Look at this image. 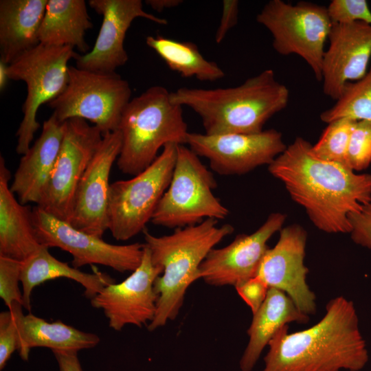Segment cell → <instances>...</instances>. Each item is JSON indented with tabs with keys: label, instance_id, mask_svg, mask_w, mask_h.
<instances>
[{
	"label": "cell",
	"instance_id": "cell-1",
	"mask_svg": "<svg viewBox=\"0 0 371 371\" xmlns=\"http://www.w3.org/2000/svg\"><path fill=\"white\" fill-rule=\"evenodd\" d=\"M301 137L268 166L291 198L319 230L350 233L348 216L371 202V175L357 174L347 166L317 157Z\"/></svg>",
	"mask_w": 371,
	"mask_h": 371
},
{
	"label": "cell",
	"instance_id": "cell-2",
	"mask_svg": "<svg viewBox=\"0 0 371 371\" xmlns=\"http://www.w3.org/2000/svg\"><path fill=\"white\" fill-rule=\"evenodd\" d=\"M282 327L268 346L262 371H359L369 360L354 303L337 296L315 325L289 333Z\"/></svg>",
	"mask_w": 371,
	"mask_h": 371
},
{
	"label": "cell",
	"instance_id": "cell-3",
	"mask_svg": "<svg viewBox=\"0 0 371 371\" xmlns=\"http://www.w3.org/2000/svg\"><path fill=\"white\" fill-rule=\"evenodd\" d=\"M289 91L271 69L229 88L181 87L170 92L175 104L186 106L201 118L205 133H256L288 104Z\"/></svg>",
	"mask_w": 371,
	"mask_h": 371
},
{
	"label": "cell",
	"instance_id": "cell-4",
	"mask_svg": "<svg viewBox=\"0 0 371 371\" xmlns=\"http://www.w3.org/2000/svg\"><path fill=\"white\" fill-rule=\"evenodd\" d=\"M218 222L207 218L161 236H154L146 229L143 232L153 263L162 269V276L154 283L157 300L155 317L148 326L150 331L175 319L187 289L199 279L200 266L210 251L234 232L232 225L218 227Z\"/></svg>",
	"mask_w": 371,
	"mask_h": 371
},
{
	"label": "cell",
	"instance_id": "cell-5",
	"mask_svg": "<svg viewBox=\"0 0 371 371\" xmlns=\"http://www.w3.org/2000/svg\"><path fill=\"white\" fill-rule=\"evenodd\" d=\"M182 107L173 103L170 92L159 85L129 101L117 129L122 147L116 161L122 173L135 176L141 172L168 144H186L189 132Z\"/></svg>",
	"mask_w": 371,
	"mask_h": 371
},
{
	"label": "cell",
	"instance_id": "cell-6",
	"mask_svg": "<svg viewBox=\"0 0 371 371\" xmlns=\"http://www.w3.org/2000/svg\"><path fill=\"white\" fill-rule=\"evenodd\" d=\"M216 187L214 175L199 157L185 144L178 145L170 184L150 221L175 229L207 218L225 219L229 212L214 194Z\"/></svg>",
	"mask_w": 371,
	"mask_h": 371
},
{
	"label": "cell",
	"instance_id": "cell-7",
	"mask_svg": "<svg viewBox=\"0 0 371 371\" xmlns=\"http://www.w3.org/2000/svg\"><path fill=\"white\" fill-rule=\"evenodd\" d=\"M178 144H166L145 170L110 185L108 229L117 240H127L146 229L170 184Z\"/></svg>",
	"mask_w": 371,
	"mask_h": 371
},
{
	"label": "cell",
	"instance_id": "cell-8",
	"mask_svg": "<svg viewBox=\"0 0 371 371\" xmlns=\"http://www.w3.org/2000/svg\"><path fill=\"white\" fill-rule=\"evenodd\" d=\"M70 46L40 43L8 65L10 80L27 85L23 120L16 133V151L25 155L40 127L36 115L39 107L49 103L65 90L69 80V61L78 56Z\"/></svg>",
	"mask_w": 371,
	"mask_h": 371
},
{
	"label": "cell",
	"instance_id": "cell-9",
	"mask_svg": "<svg viewBox=\"0 0 371 371\" xmlns=\"http://www.w3.org/2000/svg\"><path fill=\"white\" fill-rule=\"evenodd\" d=\"M256 21L269 31L278 54L299 56L322 80L324 47L333 25L326 7L308 1L292 4L271 0L257 14Z\"/></svg>",
	"mask_w": 371,
	"mask_h": 371
},
{
	"label": "cell",
	"instance_id": "cell-10",
	"mask_svg": "<svg viewBox=\"0 0 371 371\" xmlns=\"http://www.w3.org/2000/svg\"><path fill=\"white\" fill-rule=\"evenodd\" d=\"M131 96L129 83L115 72L102 73L69 66L65 90L48 106L60 122L81 118L93 122L105 134L118 129Z\"/></svg>",
	"mask_w": 371,
	"mask_h": 371
},
{
	"label": "cell",
	"instance_id": "cell-11",
	"mask_svg": "<svg viewBox=\"0 0 371 371\" xmlns=\"http://www.w3.org/2000/svg\"><path fill=\"white\" fill-rule=\"evenodd\" d=\"M103 133L87 120L64 122V133L56 165L38 205L70 223L80 180L102 141Z\"/></svg>",
	"mask_w": 371,
	"mask_h": 371
},
{
	"label": "cell",
	"instance_id": "cell-12",
	"mask_svg": "<svg viewBox=\"0 0 371 371\" xmlns=\"http://www.w3.org/2000/svg\"><path fill=\"white\" fill-rule=\"evenodd\" d=\"M37 238L43 246L58 247L72 256L76 269L87 265H101L124 273L133 272L140 265L144 243L113 245L92 236L54 217L38 205L32 209Z\"/></svg>",
	"mask_w": 371,
	"mask_h": 371
},
{
	"label": "cell",
	"instance_id": "cell-13",
	"mask_svg": "<svg viewBox=\"0 0 371 371\" xmlns=\"http://www.w3.org/2000/svg\"><path fill=\"white\" fill-rule=\"evenodd\" d=\"M186 144L220 175H241L269 165L286 148L280 132L207 135L188 133Z\"/></svg>",
	"mask_w": 371,
	"mask_h": 371
},
{
	"label": "cell",
	"instance_id": "cell-14",
	"mask_svg": "<svg viewBox=\"0 0 371 371\" xmlns=\"http://www.w3.org/2000/svg\"><path fill=\"white\" fill-rule=\"evenodd\" d=\"M161 273L162 269L153 263L145 245L138 268L122 282L103 288L91 299V304L103 311L109 327L115 330L120 331L126 325L148 326L156 313L154 283Z\"/></svg>",
	"mask_w": 371,
	"mask_h": 371
},
{
	"label": "cell",
	"instance_id": "cell-15",
	"mask_svg": "<svg viewBox=\"0 0 371 371\" xmlns=\"http://www.w3.org/2000/svg\"><path fill=\"white\" fill-rule=\"evenodd\" d=\"M285 220V214L273 212L254 232L238 234L227 246L211 249L200 266L199 279L211 286L236 287L255 277L268 240Z\"/></svg>",
	"mask_w": 371,
	"mask_h": 371
},
{
	"label": "cell",
	"instance_id": "cell-16",
	"mask_svg": "<svg viewBox=\"0 0 371 371\" xmlns=\"http://www.w3.org/2000/svg\"><path fill=\"white\" fill-rule=\"evenodd\" d=\"M307 240L306 230L298 224L282 228L273 248L265 254L256 276L268 286L284 292L303 313L316 312L315 295L306 282L308 268L304 260Z\"/></svg>",
	"mask_w": 371,
	"mask_h": 371
},
{
	"label": "cell",
	"instance_id": "cell-17",
	"mask_svg": "<svg viewBox=\"0 0 371 371\" xmlns=\"http://www.w3.org/2000/svg\"><path fill=\"white\" fill-rule=\"evenodd\" d=\"M121 147L122 135L119 130L103 134L80 180L75 196L70 224L99 238L108 229L109 177Z\"/></svg>",
	"mask_w": 371,
	"mask_h": 371
},
{
	"label": "cell",
	"instance_id": "cell-18",
	"mask_svg": "<svg viewBox=\"0 0 371 371\" xmlns=\"http://www.w3.org/2000/svg\"><path fill=\"white\" fill-rule=\"evenodd\" d=\"M88 3L102 16V22L92 49L76 59L79 69L114 73L124 65L128 59L124 45L126 34L136 18L168 24L166 19L144 11L141 0H89Z\"/></svg>",
	"mask_w": 371,
	"mask_h": 371
},
{
	"label": "cell",
	"instance_id": "cell-19",
	"mask_svg": "<svg viewBox=\"0 0 371 371\" xmlns=\"http://www.w3.org/2000/svg\"><path fill=\"white\" fill-rule=\"evenodd\" d=\"M322 65L323 92L337 100L346 86L361 78L371 58V25L355 21L333 23Z\"/></svg>",
	"mask_w": 371,
	"mask_h": 371
},
{
	"label": "cell",
	"instance_id": "cell-20",
	"mask_svg": "<svg viewBox=\"0 0 371 371\" xmlns=\"http://www.w3.org/2000/svg\"><path fill=\"white\" fill-rule=\"evenodd\" d=\"M64 133V122L54 114L45 120L40 136L21 158L10 186L19 201L38 204L56 163Z\"/></svg>",
	"mask_w": 371,
	"mask_h": 371
},
{
	"label": "cell",
	"instance_id": "cell-21",
	"mask_svg": "<svg viewBox=\"0 0 371 371\" xmlns=\"http://www.w3.org/2000/svg\"><path fill=\"white\" fill-rule=\"evenodd\" d=\"M11 174L0 157V256L23 261L43 245L37 238L32 210L10 190Z\"/></svg>",
	"mask_w": 371,
	"mask_h": 371
},
{
	"label": "cell",
	"instance_id": "cell-22",
	"mask_svg": "<svg viewBox=\"0 0 371 371\" xmlns=\"http://www.w3.org/2000/svg\"><path fill=\"white\" fill-rule=\"evenodd\" d=\"M48 0L0 1V61L10 65L40 44Z\"/></svg>",
	"mask_w": 371,
	"mask_h": 371
},
{
	"label": "cell",
	"instance_id": "cell-23",
	"mask_svg": "<svg viewBox=\"0 0 371 371\" xmlns=\"http://www.w3.org/2000/svg\"><path fill=\"white\" fill-rule=\"evenodd\" d=\"M308 320L309 316L302 313L284 292L270 287L264 302L253 314L247 330L249 341L239 362L241 371L253 370L263 349L282 327Z\"/></svg>",
	"mask_w": 371,
	"mask_h": 371
},
{
	"label": "cell",
	"instance_id": "cell-24",
	"mask_svg": "<svg viewBox=\"0 0 371 371\" xmlns=\"http://www.w3.org/2000/svg\"><path fill=\"white\" fill-rule=\"evenodd\" d=\"M66 278L80 284L85 289V295L90 300L103 288L115 280L101 272L89 273L70 267L49 252V248L42 246L38 251L21 261V282L23 289V306L31 310V295L34 287L51 280Z\"/></svg>",
	"mask_w": 371,
	"mask_h": 371
},
{
	"label": "cell",
	"instance_id": "cell-25",
	"mask_svg": "<svg viewBox=\"0 0 371 371\" xmlns=\"http://www.w3.org/2000/svg\"><path fill=\"white\" fill-rule=\"evenodd\" d=\"M18 331L17 350L24 361H27L32 348L78 352L93 348L100 341L96 334L81 331L60 321L48 322L31 313L24 315L22 309L18 315Z\"/></svg>",
	"mask_w": 371,
	"mask_h": 371
},
{
	"label": "cell",
	"instance_id": "cell-26",
	"mask_svg": "<svg viewBox=\"0 0 371 371\" xmlns=\"http://www.w3.org/2000/svg\"><path fill=\"white\" fill-rule=\"evenodd\" d=\"M92 27L85 1L48 0L38 38L44 45L77 47L87 54L85 32Z\"/></svg>",
	"mask_w": 371,
	"mask_h": 371
},
{
	"label": "cell",
	"instance_id": "cell-27",
	"mask_svg": "<svg viewBox=\"0 0 371 371\" xmlns=\"http://www.w3.org/2000/svg\"><path fill=\"white\" fill-rule=\"evenodd\" d=\"M146 45L153 49L172 71L182 77H195L201 81H216L225 76L216 63L207 60L196 44L179 41L161 35L148 36Z\"/></svg>",
	"mask_w": 371,
	"mask_h": 371
},
{
	"label": "cell",
	"instance_id": "cell-28",
	"mask_svg": "<svg viewBox=\"0 0 371 371\" xmlns=\"http://www.w3.org/2000/svg\"><path fill=\"white\" fill-rule=\"evenodd\" d=\"M341 118L371 122V64L366 74L348 83L335 104L320 115L327 124Z\"/></svg>",
	"mask_w": 371,
	"mask_h": 371
},
{
	"label": "cell",
	"instance_id": "cell-29",
	"mask_svg": "<svg viewBox=\"0 0 371 371\" xmlns=\"http://www.w3.org/2000/svg\"><path fill=\"white\" fill-rule=\"evenodd\" d=\"M355 122L341 118L328 123L318 141L311 146L313 154L322 159L347 166L346 151Z\"/></svg>",
	"mask_w": 371,
	"mask_h": 371
},
{
	"label": "cell",
	"instance_id": "cell-30",
	"mask_svg": "<svg viewBox=\"0 0 371 371\" xmlns=\"http://www.w3.org/2000/svg\"><path fill=\"white\" fill-rule=\"evenodd\" d=\"M346 163L355 172L365 170L371 164V122H355L347 148Z\"/></svg>",
	"mask_w": 371,
	"mask_h": 371
},
{
	"label": "cell",
	"instance_id": "cell-31",
	"mask_svg": "<svg viewBox=\"0 0 371 371\" xmlns=\"http://www.w3.org/2000/svg\"><path fill=\"white\" fill-rule=\"evenodd\" d=\"M23 305L13 302L12 307L0 313V370H2L12 354L18 348V315Z\"/></svg>",
	"mask_w": 371,
	"mask_h": 371
},
{
	"label": "cell",
	"instance_id": "cell-32",
	"mask_svg": "<svg viewBox=\"0 0 371 371\" xmlns=\"http://www.w3.org/2000/svg\"><path fill=\"white\" fill-rule=\"evenodd\" d=\"M21 261L0 256V297L8 309L14 302L23 305L21 282Z\"/></svg>",
	"mask_w": 371,
	"mask_h": 371
},
{
	"label": "cell",
	"instance_id": "cell-33",
	"mask_svg": "<svg viewBox=\"0 0 371 371\" xmlns=\"http://www.w3.org/2000/svg\"><path fill=\"white\" fill-rule=\"evenodd\" d=\"M327 10L333 23L360 21L371 25V10L365 0H333Z\"/></svg>",
	"mask_w": 371,
	"mask_h": 371
},
{
	"label": "cell",
	"instance_id": "cell-34",
	"mask_svg": "<svg viewBox=\"0 0 371 371\" xmlns=\"http://www.w3.org/2000/svg\"><path fill=\"white\" fill-rule=\"evenodd\" d=\"M350 236L356 244L371 249V202L348 216Z\"/></svg>",
	"mask_w": 371,
	"mask_h": 371
},
{
	"label": "cell",
	"instance_id": "cell-35",
	"mask_svg": "<svg viewBox=\"0 0 371 371\" xmlns=\"http://www.w3.org/2000/svg\"><path fill=\"white\" fill-rule=\"evenodd\" d=\"M237 293L255 313L264 302L269 287L257 276L235 287Z\"/></svg>",
	"mask_w": 371,
	"mask_h": 371
},
{
	"label": "cell",
	"instance_id": "cell-36",
	"mask_svg": "<svg viewBox=\"0 0 371 371\" xmlns=\"http://www.w3.org/2000/svg\"><path fill=\"white\" fill-rule=\"evenodd\" d=\"M222 5L220 23L215 34L216 43H221L223 41L227 33L236 25L238 21V1L224 0Z\"/></svg>",
	"mask_w": 371,
	"mask_h": 371
},
{
	"label": "cell",
	"instance_id": "cell-37",
	"mask_svg": "<svg viewBox=\"0 0 371 371\" xmlns=\"http://www.w3.org/2000/svg\"><path fill=\"white\" fill-rule=\"evenodd\" d=\"M58 366V371H82L78 352L74 350L52 351Z\"/></svg>",
	"mask_w": 371,
	"mask_h": 371
},
{
	"label": "cell",
	"instance_id": "cell-38",
	"mask_svg": "<svg viewBox=\"0 0 371 371\" xmlns=\"http://www.w3.org/2000/svg\"><path fill=\"white\" fill-rule=\"evenodd\" d=\"M146 3L154 10L161 12L166 9L177 7L183 1L181 0H146Z\"/></svg>",
	"mask_w": 371,
	"mask_h": 371
},
{
	"label": "cell",
	"instance_id": "cell-39",
	"mask_svg": "<svg viewBox=\"0 0 371 371\" xmlns=\"http://www.w3.org/2000/svg\"><path fill=\"white\" fill-rule=\"evenodd\" d=\"M8 65L5 63L0 61V90L2 91L7 86L10 80L8 73Z\"/></svg>",
	"mask_w": 371,
	"mask_h": 371
}]
</instances>
